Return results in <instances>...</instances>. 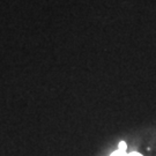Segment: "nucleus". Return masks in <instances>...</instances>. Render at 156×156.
I'll return each mask as SVG.
<instances>
[{"instance_id": "f257e3e1", "label": "nucleus", "mask_w": 156, "mask_h": 156, "mask_svg": "<svg viewBox=\"0 0 156 156\" xmlns=\"http://www.w3.org/2000/svg\"><path fill=\"white\" fill-rule=\"evenodd\" d=\"M119 151H126V144H125L124 141H122V142L119 144Z\"/></svg>"}, {"instance_id": "f03ea898", "label": "nucleus", "mask_w": 156, "mask_h": 156, "mask_svg": "<svg viewBox=\"0 0 156 156\" xmlns=\"http://www.w3.org/2000/svg\"><path fill=\"white\" fill-rule=\"evenodd\" d=\"M128 156H142V155H140L139 153H131V154H128Z\"/></svg>"}]
</instances>
